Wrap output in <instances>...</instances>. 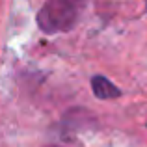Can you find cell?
I'll return each mask as SVG.
<instances>
[{"mask_svg":"<svg viewBox=\"0 0 147 147\" xmlns=\"http://www.w3.org/2000/svg\"><path fill=\"white\" fill-rule=\"evenodd\" d=\"M88 0H47L37 13V24L45 34L67 32L78 22Z\"/></svg>","mask_w":147,"mask_h":147,"instance_id":"cell-1","label":"cell"},{"mask_svg":"<svg viewBox=\"0 0 147 147\" xmlns=\"http://www.w3.org/2000/svg\"><path fill=\"white\" fill-rule=\"evenodd\" d=\"M91 90H93V95L97 99H102V100H108V99H115L121 95V90L115 86L114 82L106 78V76H93L91 78Z\"/></svg>","mask_w":147,"mask_h":147,"instance_id":"cell-2","label":"cell"},{"mask_svg":"<svg viewBox=\"0 0 147 147\" xmlns=\"http://www.w3.org/2000/svg\"><path fill=\"white\" fill-rule=\"evenodd\" d=\"M47 147H58V145H47Z\"/></svg>","mask_w":147,"mask_h":147,"instance_id":"cell-3","label":"cell"}]
</instances>
